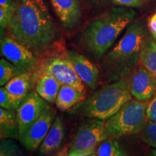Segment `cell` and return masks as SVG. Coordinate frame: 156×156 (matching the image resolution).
Wrapping results in <instances>:
<instances>
[{
	"label": "cell",
	"instance_id": "603a6c76",
	"mask_svg": "<svg viewBox=\"0 0 156 156\" xmlns=\"http://www.w3.org/2000/svg\"><path fill=\"white\" fill-rule=\"evenodd\" d=\"M142 137L148 145L156 148V122L147 120L142 130Z\"/></svg>",
	"mask_w": 156,
	"mask_h": 156
},
{
	"label": "cell",
	"instance_id": "836d02e7",
	"mask_svg": "<svg viewBox=\"0 0 156 156\" xmlns=\"http://www.w3.org/2000/svg\"><path fill=\"white\" fill-rule=\"evenodd\" d=\"M15 1H16L17 2H20V3H23V2H25L28 1V0H15Z\"/></svg>",
	"mask_w": 156,
	"mask_h": 156
},
{
	"label": "cell",
	"instance_id": "3957f363",
	"mask_svg": "<svg viewBox=\"0 0 156 156\" xmlns=\"http://www.w3.org/2000/svg\"><path fill=\"white\" fill-rule=\"evenodd\" d=\"M136 13L129 7H115L87 25L80 36L85 50L97 59H101L114 44Z\"/></svg>",
	"mask_w": 156,
	"mask_h": 156
},
{
	"label": "cell",
	"instance_id": "4dcf8cb0",
	"mask_svg": "<svg viewBox=\"0 0 156 156\" xmlns=\"http://www.w3.org/2000/svg\"><path fill=\"white\" fill-rule=\"evenodd\" d=\"M114 156H128V155H126L125 152H124L122 149H121L119 145V147H118V148H117V151L116 152V153H115Z\"/></svg>",
	"mask_w": 156,
	"mask_h": 156
},
{
	"label": "cell",
	"instance_id": "30bf717a",
	"mask_svg": "<svg viewBox=\"0 0 156 156\" xmlns=\"http://www.w3.org/2000/svg\"><path fill=\"white\" fill-rule=\"evenodd\" d=\"M54 119L55 112L54 109L48 106L31 125L20 141L28 151H35L40 147L44 140L49 132Z\"/></svg>",
	"mask_w": 156,
	"mask_h": 156
},
{
	"label": "cell",
	"instance_id": "277c9868",
	"mask_svg": "<svg viewBox=\"0 0 156 156\" xmlns=\"http://www.w3.org/2000/svg\"><path fill=\"white\" fill-rule=\"evenodd\" d=\"M132 99L129 78L126 77L97 90L92 95L78 103L69 113L106 121Z\"/></svg>",
	"mask_w": 156,
	"mask_h": 156
},
{
	"label": "cell",
	"instance_id": "6da1fadb",
	"mask_svg": "<svg viewBox=\"0 0 156 156\" xmlns=\"http://www.w3.org/2000/svg\"><path fill=\"white\" fill-rule=\"evenodd\" d=\"M9 36L34 54L42 51L56 36V28L44 0L20 3L8 28Z\"/></svg>",
	"mask_w": 156,
	"mask_h": 156
},
{
	"label": "cell",
	"instance_id": "cb8c5ba5",
	"mask_svg": "<svg viewBox=\"0 0 156 156\" xmlns=\"http://www.w3.org/2000/svg\"><path fill=\"white\" fill-rule=\"evenodd\" d=\"M118 147V142L113 140L112 137L107 138L99 146L97 156H114Z\"/></svg>",
	"mask_w": 156,
	"mask_h": 156
},
{
	"label": "cell",
	"instance_id": "ac0fdd59",
	"mask_svg": "<svg viewBox=\"0 0 156 156\" xmlns=\"http://www.w3.org/2000/svg\"><path fill=\"white\" fill-rule=\"evenodd\" d=\"M85 93L79 91L75 87L62 85L58 91L55 103L61 111H67L84 101Z\"/></svg>",
	"mask_w": 156,
	"mask_h": 156
},
{
	"label": "cell",
	"instance_id": "ffe728a7",
	"mask_svg": "<svg viewBox=\"0 0 156 156\" xmlns=\"http://www.w3.org/2000/svg\"><path fill=\"white\" fill-rule=\"evenodd\" d=\"M18 7L15 0H0V26L7 28Z\"/></svg>",
	"mask_w": 156,
	"mask_h": 156
},
{
	"label": "cell",
	"instance_id": "4316f807",
	"mask_svg": "<svg viewBox=\"0 0 156 156\" xmlns=\"http://www.w3.org/2000/svg\"><path fill=\"white\" fill-rule=\"evenodd\" d=\"M146 114L148 119L156 122V94L150 102L147 103Z\"/></svg>",
	"mask_w": 156,
	"mask_h": 156
},
{
	"label": "cell",
	"instance_id": "2e32d148",
	"mask_svg": "<svg viewBox=\"0 0 156 156\" xmlns=\"http://www.w3.org/2000/svg\"><path fill=\"white\" fill-rule=\"evenodd\" d=\"M62 84L55 77L48 74L39 75L35 82V90L44 100L49 103L56 101Z\"/></svg>",
	"mask_w": 156,
	"mask_h": 156
},
{
	"label": "cell",
	"instance_id": "484cf974",
	"mask_svg": "<svg viewBox=\"0 0 156 156\" xmlns=\"http://www.w3.org/2000/svg\"><path fill=\"white\" fill-rule=\"evenodd\" d=\"M115 5L129 8H139L147 2V0H112Z\"/></svg>",
	"mask_w": 156,
	"mask_h": 156
},
{
	"label": "cell",
	"instance_id": "7c38bea8",
	"mask_svg": "<svg viewBox=\"0 0 156 156\" xmlns=\"http://www.w3.org/2000/svg\"><path fill=\"white\" fill-rule=\"evenodd\" d=\"M66 55L84 84L91 90L96 89L99 80V70L96 66L75 51H69Z\"/></svg>",
	"mask_w": 156,
	"mask_h": 156
},
{
	"label": "cell",
	"instance_id": "8992f818",
	"mask_svg": "<svg viewBox=\"0 0 156 156\" xmlns=\"http://www.w3.org/2000/svg\"><path fill=\"white\" fill-rule=\"evenodd\" d=\"M48 74L56 78L60 83L75 87L80 92L85 93V84L77 75L73 64L67 58L58 56H51L45 59L34 73V81L39 75Z\"/></svg>",
	"mask_w": 156,
	"mask_h": 156
},
{
	"label": "cell",
	"instance_id": "5bb4252c",
	"mask_svg": "<svg viewBox=\"0 0 156 156\" xmlns=\"http://www.w3.org/2000/svg\"><path fill=\"white\" fill-rule=\"evenodd\" d=\"M65 136V126L60 116H56L49 132L39 147V155L49 156L57 153L61 148Z\"/></svg>",
	"mask_w": 156,
	"mask_h": 156
},
{
	"label": "cell",
	"instance_id": "83f0119b",
	"mask_svg": "<svg viewBox=\"0 0 156 156\" xmlns=\"http://www.w3.org/2000/svg\"><path fill=\"white\" fill-rule=\"evenodd\" d=\"M147 28L151 33L152 38L156 42V12L149 17L147 21Z\"/></svg>",
	"mask_w": 156,
	"mask_h": 156
},
{
	"label": "cell",
	"instance_id": "1f68e13d",
	"mask_svg": "<svg viewBox=\"0 0 156 156\" xmlns=\"http://www.w3.org/2000/svg\"><path fill=\"white\" fill-rule=\"evenodd\" d=\"M93 153H94V151H89V152H87V153L79 154V155H74V156H88V155H91V154H93Z\"/></svg>",
	"mask_w": 156,
	"mask_h": 156
},
{
	"label": "cell",
	"instance_id": "ba28073f",
	"mask_svg": "<svg viewBox=\"0 0 156 156\" xmlns=\"http://www.w3.org/2000/svg\"><path fill=\"white\" fill-rule=\"evenodd\" d=\"M1 54L23 72H34L38 66L34 53L11 36L1 39Z\"/></svg>",
	"mask_w": 156,
	"mask_h": 156
},
{
	"label": "cell",
	"instance_id": "9c48e42d",
	"mask_svg": "<svg viewBox=\"0 0 156 156\" xmlns=\"http://www.w3.org/2000/svg\"><path fill=\"white\" fill-rule=\"evenodd\" d=\"M46 102L36 90H31L22 101L16 110L19 124V140L48 106Z\"/></svg>",
	"mask_w": 156,
	"mask_h": 156
},
{
	"label": "cell",
	"instance_id": "7402d4cb",
	"mask_svg": "<svg viewBox=\"0 0 156 156\" xmlns=\"http://www.w3.org/2000/svg\"><path fill=\"white\" fill-rule=\"evenodd\" d=\"M0 156L27 155L12 139H2L0 142Z\"/></svg>",
	"mask_w": 156,
	"mask_h": 156
},
{
	"label": "cell",
	"instance_id": "d6986e66",
	"mask_svg": "<svg viewBox=\"0 0 156 156\" xmlns=\"http://www.w3.org/2000/svg\"><path fill=\"white\" fill-rule=\"evenodd\" d=\"M139 62L142 67L156 76V42L149 38L140 52Z\"/></svg>",
	"mask_w": 156,
	"mask_h": 156
},
{
	"label": "cell",
	"instance_id": "4fadbf2b",
	"mask_svg": "<svg viewBox=\"0 0 156 156\" xmlns=\"http://www.w3.org/2000/svg\"><path fill=\"white\" fill-rule=\"evenodd\" d=\"M62 25L74 28L81 18L82 9L79 0H50Z\"/></svg>",
	"mask_w": 156,
	"mask_h": 156
},
{
	"label": "cell",
	"instance_id": "e0dca14e",
	"mask_svg": "<svg viewBox=\"0 0 156 156\" xmlns=\"http://www.w3.org/2000/svg\"><path fill=\"white\" fill-rule=\"evenodd\" d=\"M0 137L19 140V124L14 110L0 108Z\"/></svg>",
	"mask_w": 156,
	"mask_h": 156
},
{
	"label": "cell",
	"instance_id": "e575fe53",
	"mask_svg": "<svg viewBox=\"0 0 156 156\" xmlns=\"http://www.w3.org/2000/svg\"><path fill=\"white\" fill-rule=\"evenodd\" d=\"M88 156H97V155H95V154L93 153V154H91V155H88Z\"/></svg>",
	"mask_w": 156,
	"mask_h": 156
},
{
	"label": "cell",
	"instance_id": "52a82bcc",
	"mask_svg": "<svg viewBox=\"0 0 156 156\" xmlns=\"http://www.w3.org/2000/svg\"><path fill=\"white\" fill-rule=\"evenodd\" d=\"M106 122L91 118L83 122L78 128L70 145L69 156L95 151V146L107 139Z\"/></svg>",
	"mask_w": 156,
	"mask_h": 156
},
{
	"label": "cell",
	"instance_id": "d6a6232c",
	"mask_svg": "<svg viewBox=\"0 0 156 156\" xmlns=\"http://www.w3.org/2000/svg\"><path fill=\"white\" fill-rule=\"evenodd\" d=\"M151 156H156V148L151 151Z\"/></svg>",
	"mask_w": 156,
	"mask_h": 156
},
{
	"label": "cell",
	"instance_id": "8fae6325",
	"mask_svg": "<svg viewBox=\"0 0 156 156\" xmlns=\"http://www.w3.org/2000/svg\"><path fill=\"white\" fill-rule=\"evenodd\" d=\"M129 91L136 100H150L156 91V76L140 66L135 69L129 78Z\"/></svg>",
	"mask_w": 156,
	"mask_h": 156
},
{
	"label": "cell",
	"instance_id": "f1b7e54d",
	"mask_svg": "<svg viewBox=\"0 0 156 156\" xmlns=\"http://www.w3.org/2000/svg\"><path fill=\"white\" fill-rule=\"evenodd\" d=\"M69 151L68 147H64L60 151H58L54 156H69Z\"/></svg>",
	"mask_w": 156,
	"mask_h": 156
},
{
	"label": "cell",
	"instance_id": "5b68a950",
	"mask_svg": "<svg viewBox=\"0 0 156 156\" xmlns=\"http://www.w3.org/2000/svg\"><path fill=\"white\" fill-rule=\"evenodd\" d=\"M147 101L130 100L106 121L107 137H119L142 132L147 122Z\"/></svg>",
	"mask_w": 156,
	"mask_h": 156
},
{
	"label": "cell",
	"instance_id": "f546056e",
	"mask_svg": "<svg viewBox=\"0 0 156 156\" xmlns=\"http://www.w3.org/2000/svg\"><path fill=\"white\" fill-rule=\"evenodd\" d=\"M87 2H89L90 3L93 4L95 5H104V4L108 3L111 0H87Z\"/></svg>",
	"mask_w": 156,
	"mask_h": 156
},
{
	"label": "cell",
	"instance_id": "9a60e30c",
	"mask_svg": "<svg viewBox=\"0 0 156 156\" xmlns=\"http://www.w3.org/2000/svg\"><path fill=\"white\" fill-rule=\"evenodd\" d=\"M34 84V73L23 72L12 78L4 87L13 99L20 105L25 98L31 91Z\"/></svg>",
	"mask_w": 156,
	"mask_h": 156
},
{
	"label": "cell",
	"instance_id": "d4e9b609",
	"mask_svg": "<svg viewBox=\"0 0 156 156\" xmlns=\"http://www.w3.org/2000/svg\"><path fill=\"white\" fill-rule=\"evenodd\" d=\"M0 106L1 108L15 111L17 110L20 104L13 99L5 87H2L0 89Z\"/></svg>",
	"mask_w": 156,
	"mask_h": 156
},
{
	"label": "cell",
	"instance_id": "7a4b0ae2",
	"mask_svg": "<svg viewBox=\"0 0 156 156\" xmlns=\"http://www.w3.org/2000/svg\"><path fill=\"white\" fill-rule=\"evenodd\" d=\"M147 27L143 21L132 23L116 46L106 54L103 61V76L116 82L127 75L139 62L140 52L148 36Z\"/></svg>",
	"mask_w": 156,
	"mask_h": 156
},
{
	"label": "cell",
	"instance_id": "44dd1931",
	"mask_svg": "<svg viewBox=\"0 0 156 156\" xmlns=\"http://www.w3.org/2000/svg\"><path fill=\"white\" fill-rule=\"evenodd\" d=\"M19 68L14 65L6 58H1L0 60V85L5 86L8 82L15 76L22 73Z\"/></svg>",
	"mask_w": 156,
	"mask_h": 156
}]
</instances>
